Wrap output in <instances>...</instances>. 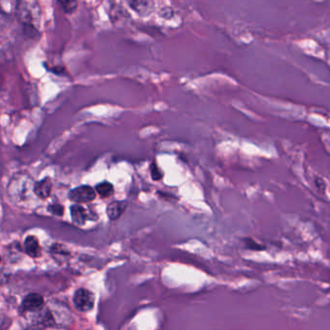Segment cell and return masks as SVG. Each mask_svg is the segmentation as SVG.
<instances>
[{
  "label": "cell",
  "mask_w": 330,
  "mask_h": 330,
  "mask_svg": "<svg viewBox=\"0 0 330 330\" xmlns=\"http://www.w3.org/2000/svg\"><path fill=\"white\" fill-rule=\"evenodd\" d=\"M34 2H19L18 3V16L25 27L29 26L31 29L34 28V22L37 20L38 7L34 8Z\"/></svg>",
  "instance_id": "obj_2"
},
{
  "label": "cell",
  "mask_w": 330,
  "mask_h": 330,
  "mask_svg": "<svg viewBox=\"0 0 330 330\" xmlns=\"http://www.w3.org/2000/svg\"><path fill=\"white\" fill-rule=\"evenodd\" d=\"M58 4L61 5L62 9L67 14H72L78 8V2L77 1H58Z\"/></svg>",
  "instance_id": "obj_10"
},
{
  "label": "cell",
  "mask_w": 330,
  "mask_h": 330,
  "mask_svg": "<svg viewBox=\"0 0 330 330\" xmlns=\"http://www.w3.org/2000/svg\"><path fill=\"white\" fill-rule=\"evenodd\" d=\"M24 247L25 253L31 258H38L41 255V247L39 245V241L33 236H29L25 238Z\"/></svg>",
  "instance_id": "obj_7"
},
{
  "label": "cell",
  "mask_w": 330,
  "mask_h": 330,
  "mask_svg": "<svg viewBox=\"0 0 330 330\" xmlns=\"http://www.w3.org/2000/svg\"><path fill=\"white\" fill-rule=\"evenodd\" d=\"M75 308L83 313L89 312L93 309L95 304L94 293L86 289H79L76 290L73 298Z\"/></svg>",
  "instance_id": "obj_1"
},
{
  "label": "cell",
  "mask_w": 330,
  "mask_h": 330,
  "mask_svg": "<svg viewBox=\"0 0 330 330\" xmlns=\"http://www.w3.org/2000/svg\"><path fill=\"white\" fill-rule=\"evenodd\" d=\"M47 211L51 213L52 215L60 217V216H63L64 214V207L59 204H53L47 207Z\"/></svg>",
  "instance_id": "obj_11"
},
{
  "label": "cell",
  "mask_w": 330,
  "mask_h": 330,
  "mask_svg": "<svg viewBox=\"0 0 330 330\" xmlns=\"http://www.w3.org/2000/svg\"><path fill=\"white\" fill-rule=\"evenodd\" d=\"M44 306V298L38 293H30L24 297L22 303V309L24 312H34Z\"/></svg>",
  "instance_id": "obj_4"
},
{
  "label": "cell",
  "mask_w": 330,
  "mask_h": 330,
  "mask_svg": "<svg viewBox=\"0 0 330 330\" xmlns=\"http://www.w3.org/2000/svg\"><path fill=\"white\" fill-rule=\"evenodd\" d=\"M245 243H246V246H247L248 249H251V250H254V251H259V250H263L264 249V247H262L259 243L255 242L252 238H246L245 239Z\"/></svg>",
  "instance_id": "obj_13"
},
{
  "label": "cell",
  "mask_w": 330,
  "mask_h": 330,
  "mask_svg": "<svg viewBox=\"0 0 330 330\" xmlns=\"http://www.w3.org/2000/svg\"><path fill=\"white\" fill-rule=\"evenodd\" d=\"M150 174H151L152 179L155 180V181H159L163 177V173L161 172L160 168L158 167V165H156L155 163H152L150 165Z\"/></svg>",
  "instance_id": "obj_12"
},
{
  "label": "cell",
  "mask_w": 330,
  "mask_h": 330,
  "mask_svg": "<svg viewBox=\"0 0 330 330\" xmlns=\"http://www.w3.org/2000/svg\"><path fill=\"white\" fill-rule=\"evenodd\" d=\"M68 198L76 204H86L95 200L96 192L89 185H82L72 189L68 194Z\"/></svg>",
  "instance_id": "obj_3"
},
{
  "label": "cell",
  "mask_w": 330,
  "mask_h": 330,
  "mask_svg": "<svg viewBox=\"0 0 330 330\" xmlns=\"http://www.w3.org/2000/svg\"><path fill=\"white\" fill-rule=\"evenodd\" d=\"M0 262H1V257H0Z\"/></svg>",
  "instance_id": "obj_14"
},
{
  "label": "cell",
  "mask_w": 330,
  "mask_h": 330,
  "mask_svg": "<svg viewBox=\"0 0 330 330\" xmlns=\"http://www.w3.org/2000/svg\"><path fill=\"white\" fill-rule=\"evenodd\" d=\"M95 192H97L102 198H109L114 194L115 188L112 183L108 181H103L96 185Z\"/></svg>",
  "instance_id": "obj_9"
},
{
  "label": "cell",
  "mask_w": 330,
  "mask_h": 330,
  "mask_svg": "<svg viewBox=\"0 0 330 330\" xmlns=\"http://www.w3.org/2000/svg\"><path fill=\"white\" fill-rule=\"evenodd\" d=\"M70 212H71L72 220L76 225L83 226L85 224L86 219H87V212L85 208H83L79 205H74L70 208Z\"/></svg>",
  "instance_id": "obj_8"
},
{
  "label": "cell",
  "mask_w": 330,
  "mask_h": 330,
  "mask_svg": "<svg viewBox=\"0 0 330 330\" xmlns=\"http://www.w3.org/2000/svg\"><path fill=\"white\" fill-rule=\"evenodd\" d=\"M51 190H52V183L49 177H46L40 181H37L33 187L34 194L42 200L47 199L51 194Z\"/></svg>",
  "instance_id": "obj_5"
},
{
  "label": "cell",
  "mask_w": 330,
  "mask_h": 330,
  "mask_svg": "<svg viewBox=\"0 0 330 330\" xmlns=\"http://www.w3.org/2000/svg\"><path fill=\"white\" fill-rule=\"evenodd\" d=\"M126 208L127 203L125 201H115L107 207V215L111 220L116 221L122 216Z\"/></svg>",
  "instance_id": "obj_6"
}]
</instances>
